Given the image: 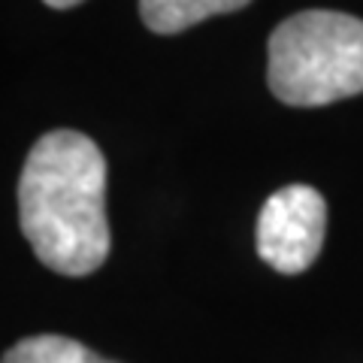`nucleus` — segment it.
I'll return each mask as SVG.
<instances>
[{"label":"nucleus","mask_w":363,"mask_h":363,"mask_svg":"<svg viewBox=\"0 0 363 363\" xmlns=\"http://www.w3.org/2000/svg\"><path fill=\"white\" fill-rule=\"evenodd\" d=\"M18 224L33 255L61 276H88L109 257L106 157L76 130L33 143L18 176Z\"/></svg>","instance_id":"obj_1"},{"label":"nucleus","mask_w":363,"mask_h":363,"mask_svg":"<svg viewBox=\"0 0 363 363\" xmlns=\"http://www.w3.org/2000/svg\"><path fill=\"white\" fill-rule=\"evenodd\" d=\"M327 203L312 185H285L257 215V255L276 272L297 276L321 255Z\"/></svg>","instance_id":"obj_3"},{"label":"nucleus","mask_w":363,"mask_h":363,"mask_svg":"<svg viewBox=\"0 0 363 363\" xmlns=\"http://www.w3.org/2000/svg\"><path fill=\"white\" fill-rule=\"evenodd\" d=\"M269 91L288 106H327L363 94V21L306 9L269 37Z\"/></svg>","instance_id":"obj_2"},{"label":"nucleus","mask_w":363,"mask_h":363,"mask_svg":"<svg viewBox=\"0 0 363 363\" xmlns=\"http://www.w3.org/2000/svg\"><path fill=\"white\" fill-rule=\"evenodd\" d=\"M45 6H55V9H70L76 4H82V0H43Z\"/></svg>","instance_id":"obj_6"},{"label":"nucleus","mask_w":363,"mask_h":363,"mask_svg":"<svg viewBox=\"0 0 363 363\" xmlns=\"http://www.w3.org/2000/svg\"><path fill=\"white\" fill-rule=\"evenodd\" d=\"M248 4L252 0H140V16L149 30L169 37V33L194 28L203 18L236 13Z\"/></svg>","instance_id":"obj_4"},{"label":"nucleus","mask_w":363,"mask_h":363,"mask_svg":"<svg viewBox=\"0 0 363 363\" xmlns=\"http://www.w3.org/2000/svg\"><path fill=\"white\" fill-rule=\"evenodd\" d=\"M4 363H116V360L94 354L91 348H85L70 336L40 333L16 342L4 354Z\"/></svg>","instance_id":"obj_5"}]
</instances>
